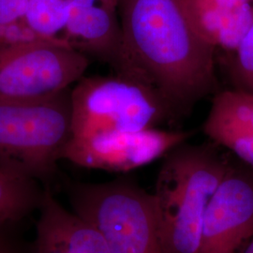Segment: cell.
<instances>
[{"mask_svg": "<svg viewBox=\"0 0 253 253\" xmlns=\"http://www.w3.org/2000/svg\"><path fill=\"white\" fill-rule=\"evenodd\" d=\"M191 131L157 127L132 132L71 138L62 160L89 169L126 172L152 163L186 143Z\"/></svg>", "mask_w": 253, "mask_h": 253, "instance_id": "cell-7", "label": "cell"}, {"mask_svg": "<svg viewBox=\"0 0 253 253\" xmlns=\"http://www.w3.org/2000/svg\"><path fill=\"white\" fill-rule=\"evenodd\" d=\"M37 221L34 253H110L100 233L54 199L45 188Z\"/></svg>", "mask_w": 253, "mask_h": 253, "instance_id": "cell-10", "label": "cell"}, {"mask_svg": "<svg viewBox=\"0 0 253 253\" xmlns=\"http://www.w3.org/2000/svg\"><path fill=\"white\" fill-rule=\"evenodd\" d=\"M73 212L94 227L110 253H163L152 194L128 179L65 184Z\"/></svg>", "mask_w": 253, "mask_h": 253, "instance_id": "cell-4", "label": "cell"}, {"mask_svg": "<svg viewBox=\"0 0 253 253\" xmlns=\"http://www.w3.org/2000/svg\"><path fill=\"white\" fill-rule=\"evenodd\" d=\"M203 130L253 170V94L235 88L217 93Z\"/></svg>", "mask_w": 253, "mask_h": 253, "instance_id": "cell-11", "label": "cell"}, {"mask_svg": "<svg viewBox=\"0 0 253 253\" xmlns=\"http://www.w3.org/2000/svg\"><path fill=\"white\" fill-rule=\"evenodd\" d=\"M116 74L157 91L180 115L217 89L216 48L194 26L187 0H121Z\"/></svg>", "mask_w": 253, "mask_h": 253, "instance_id": "cell-1", "label": "cell"}, {"mask_svg": "<svg viewBox=\"0 0 253 253\" xmlns=\"http://www.w3.org/2000/svg\"><path fill=\"white\" fill-rule=\"evenodd\" d=\"M201 36L216 49L235 52L253 22V0H187Z\"/></svg>", "mask_w": 253, "mask_h": 253, "instance_id": "cell-12", "label": "cell"}, {"mask_svg": "<svg viewBox=\"0 0 253 253\" xmlns=\"http://www.w3.org/2000/svg\"><path fill=\"white\" fill-rule=\"evenodd\" d=\"M27 0H0V44L9 42L14 27L24 22Z\"/></svg>", "mask_w": 253, "mask_h": 253, "instance_id": "cell-16", "label": "cell"}, {"mask_svg": "<svg viewBox=\"0 0 253 253\" xmlns=\"http://www.w3.org/2000/svg\"><path fill=\"white\" fill-rule=\"evenodd\" d=\"M71 138L132 132L177 116L153 88L120 75L83 77L72 88Z\"/></svg>", "mask_w": 253, "mask_h": 253, "instance_id": "cell-5", "label": "cell"}, {"mask_svg": "<svg viewBox=\"0 0 253 253\" xmlns=\"http://www.w3.org/2000/svg\"><path fill=\"white\" fill-rule=\"evenodd\" d=\"M253 239V172L230 164L208 204L197 253H243Z\"/></svg>", "mask_w": 253, "mask_h": 253, "instance_id": "cell-8", "label": "cell"}, {"mask_svg": "<svg viewBox=\"0 0 253 253\" xmlns=\"http://www.w3.org/2000/svg\"><path fill=\"white\" fill-rule=\"evenodd\" d=\"M72 88L26 102H0V170L52 189L72 137Z\"/></svg>", "mask_w": 253, "mask_h": 253, "instance_id": "cell-3", "label": "cell"}, {"mask_svg": "<svg viewBox=\"0 0 253 253\" xmlns=\"http://www.w3.org/2000/svg\"><path fill=\"white\" fill-rule=\"evenodd\" d=\"M89 62V57L65 42L0 45V102L53 97L80 81Z\"/></svg>", "mask_w": 253, "mask_h": 253, "instance_id": "cell-6", "label": "cell"}, {"mask_svg": "<svg viewBox=\"0 0 253 253\" xmlns=\"http://www.w3.org/2000/svg\"><path fill=\"white\" fill-rule=\"evenodd\" d=\"M16 225H0V253H34L33 244L27 245L15 234Z\"/></svg>", "mask_w": 253, "mask_h": 253, "instance_id": "cell-17", "label": "cell"}, {"mask_svg": "<svg viewBox=\"0 0 253 253\" xmlns=\"http://www.w3.org/2000/svg\"><path fill=\"white\" fill-rule=\"evenodd\" d=\"M243 253H253V239L251 241V243L247 247Z\"/></svg>", "mask_w": 253, "mask_h": 253, "instance_id": "cell-18", "label": "cell"}, {"mask_svg": "<svg viewBox=\"0 0 253 253\" xmlns=\"http://www.w3.org/2000/svg\"><path fill=\"white\" fill-rule=\"evenodd\" d=\"M230 164L210 145L183 143L165 155L152 193L163 253H197L208 204Z\"/></svg>", "mask_w": 253, "mask_h": 253, "instance_id": "cell-2", "label": "cell"}, {"mask_svg": "<svg viewBox=\"0 0 253 253\" xmlns=\"http://www.w3.org/2000/svg\"><path fill=\"white\" fill-rule=\"evenodd\" d=\"M70 15L64 42L87 57L93 56L115 68L122 31L118 10L121 0H67Z\"/></svg>", "mask_w": 253, "mask_h": 253, "instance_id": "cell-9", "label": "cell"}, {"mask_svg": "<svg viewBox=\"0 0 253 253\" xmlns=\"http://www.w3.org/2000/svg\"><path fill=\"white\" fill-rule=\"evenodd\" d=\"M44 191L38 181L0 170V225L19 224L39 211Z\"/></svg>", "mask_w": 253, "mask_h": 253, "instance_id": "cell-13", "label": "cell"}, {"mask_svg": "<svg viewBox=\"0 0 253 253\" xmlns=\"http://www.w3.org/2000/svg\"><path fill=\"white\" fill-rule=\"evenodd\" d=\"M233 54L229 73L234 88L253 94V22Z\"/></svg>", "mask_w": 253, "mask_h": 253, "instance_id": "cell-15", "label": "cell"}, {"mask_svg": "<svg viewBox=\"0 0 253 253\" xmlns=\"http://www.w3.org/2000/svg\"><path fill=\"white\" fill-rule=\"evenodd\" d=\"M69 15L67 0H27L24 23L42 40L65 42L64 33Z\"/></svg>", "mask_w": 253, "mask_h": 253, "instance_id": "cell-14", "label": "cell"}]
</instances>
